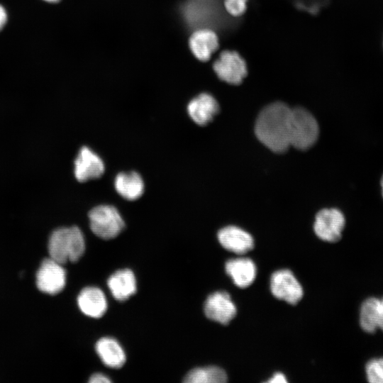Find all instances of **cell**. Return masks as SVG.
Segmentation results:
<instances>
[{
  "label": "cell",
  "instance_id": "6da1fadb",
  "mask_svg": "<svg viewBox=\"0 0 383 383\" xmlns=\"http://www.w3.org/2000/svg\"><path fill=\"white\" fill-rule=\"evenodd\" d=\"M292 109L282 102L272 103L260 113L255 131L258 140L275 152H284L290 146Z\"/></svg>",
  "mask_w": 383,
  "mask_h": 383
},
{
  "label": "cell",
  "instance_id": "7a4b0ae2",
  "mask_svg": "<svg viewBox=\"0 0 383 383\" xmlns=\"http://www.w3.org/2000/svg\"><path fill=\"white\" fill-rule=\"evenodd\" d=\"M48 248L50 257L56 262H75L85 251L83 233L77 226L59 228L51 233Z\"/></svg>",
  "mask_w": 383,
  "mask_h": 383
},
{
  "label": "cell",
  "instance_id": "3957f363",
  "mask_svg": "<svg viewBox=\"0 0 383 383\" xmlns=\"http://www.w3.org/2000/svg\"><path fill=\"white\" fill-rule=\"evenodd\" d=\"M318 125L315 118L302 108L292 109L289 128V144L294 148L306 150L318 139Z\"/></svg>",
  "mask_w": 383,
  "mask_h": 383
},
{
  "label": "cell",
  "instance_id": "277c9868",
  "mask_svg": "<svg viewBox=\"0 0 383 383\" xmlns=\"http://www.w3.org/2000/svg\"><path fill=\"white\" fill-rule=\"evenodd\" d=\"M217 0H185L179 6L180 14L185 24L194 30L203 28H215Z\"/></svg>",
  "mask_w": 383,
  "mask_h": 383
},
{
  "label": "cell",
  "instance_id": "5b68a950",
  "mask_svg": "<svg viewBox=\"0 0 383 383\" xmlns=\"http://www.w3.org/2000/svg\"><path fill=\"white\" fill-rule=\"evenodd\" d=\"M91 231L98 237L109 240L123 230L125 223L117 209L111 205H99L89 212Z\"/></svg>",
  "mask_w": 383,
  "mask_h": 383
},
{
  "label": "cell",
  "instance_id": "8992f818",
  "mask_svg": "<svg viewBox=\"0 0 383 383\" xmlns=\"http://www.w3.org/2000/svg\"><path fill=\"white\" fill-rule=\"evenodd\" d=\"M213 69L221 80L233 85L240 84L248 74L245 60L234 50L222 52L213 62Z\"/></svg>",
  "mask_w": 383,
  "mask_h": 383
},
{
  "label": "cell",
  "instance_id": "52a82bcc",
  "mask_svg": "<svg viewBox=\"0 0 383 383\" xmlns=\"http://www.w3.org/2000/svg\"><path fill=\"white\" fill-rule=\"evenodd\" d=\"M66 284V272L62 265L49 257L45 259L36 273V286L43 293L56 294Z\"/></svg>",
  "mask_w": 383,
  "mask_h": 383
},
{
  "label": "cell",
  "instance_id": "ba28073f",
  "mask_svg": "<svg viewBox=\"0 0 383 383\" xmlns=\"http://www.w3.org/2000/svg\"><path fill=\"white\" fill-rule=\"evenodd\" d=\"M270 289L274 297L292 305L303 296L302 287L289 270H279L272 274Z\"/></svg>",
  "mask_w": 383,
  "mask_h": 383
},
{
  "label": "cell",
  "instance_id": "9c48e42d",
  "mask_svg": "<svg viewBox=\"0 0 383 383\" xmlns=\"http://www.w3.org/2000/svg\"><path fill=\"white\" fill-rule=\"evenodd\" d=\"M345 224V217L340 211L325 209L316 214L313 228L320 239L335 243L340 239Z\"/></svg>",
  "mask_w": 383,
  "mask_h": 383
},
{
  "label": "cell",
  "instance_id": "30bf717a",
  "mask_svg": "<svg viewBox=\"0 0 383 383\" xmlns=\"http://www.w3.org/2000/svg\"><path fill=\"white\" fill-rule=\"evenodd\" d=\"M236 307L230 294L218 291L210 294L204 303L206 316L218 323L227 325L236 315Z\"/></svg>",
  "mask_w": 383,
  "mask_h": 383
},
{
  "label": "cell",
  "instance_id": "8fae6325",
  "mask_svg": "<svg viewBox=\"0 0 383 383\" xmlns=\"http://www.w3.org/2000/svg\"><path fill=\"white\" fill-rule=\"evenodd\" d=\"M102 159L88 147H82L74 160V176L80 182L99 178L104 172Z\"/></svg>",
  "mask_w": 383,
  "mask_h": 383
},
{
  "label": "cell",
  "instance_id": "7c38bea8",
  "mask_svg": "<svg viewBox=\"0 0 383 383\" xmlns=\"http://www.w3.org/2000/svg\"><path fill=\"white\" fill-rule=\"evenodd\" d=\"M218 240L225 249L238 255L247 253L254 248L251 235L233 226L221 228L218 233Z\"/></svg>",
  "mask_w": 383,
  "mask_h": 383
},
{
  "label": "cell",
  "instance_id": "4fadbf2b",
  "mask_svg": "<svg viewBox=\"0 0 383 383\" xmlns=\"http://www.w3.org/2000/svg\"><path fill=\"white\" fill-rule=\"evenodd\" d=\"M189 45L194 55L200 61L206 62L218 48V38L215 30L203 28L192 33Z\"/></svg>",
  "mask_w": 383,
  "mask_h": 383
},
{
  "label": "cell",
  "instance_id": "5bb4252c",
  "mask_svg": "<svg viewBox=\"0 0 383 383\" xmlns=\"http://www.w3.org/2000/svg\"><path fill=\"white\" fill-rule=\"evenodd\" d=\"M187 111L190 118L199 126L210 123L219 111V105L210 94L201 93L192 99Z\"/></svg>",
  "mask_w": 383,
  "mask_h": 383
},
{
  "label": "cell",
  "instance_id": "9a60e30c",
  "mask_svg": "<svg viewBox=\"0 0 383 383\" xmlns=\"http://www.w3.org/2000/svg\"><path fill=\"white\" fill-rule=\"evenodd\" d=\"M80 311L86 316L98 318L107 310V301L104 292L98 287L84 288L77 296Z\"/></svg>",
  "mask_w": 383,
  "mask_h": 383
},
{
  "label": "cell",
  "instance_id": "2e32d148",
  "mask_svg": "<svg viewBox=\"0 0 383 383\" xmlns=\"http://www.w3.org/2000/svg\"><path fill=\"white\" fill-rule=\"evenodd\" d=\"M107 284L112 296L120 301L129 299L137 290L135 274L129 269L119 270L113 273L108 279Z\"/></svg>",
  "mask_w": 383,
  "mask_h": 383
},
{
  "label": "cell",
  "instance_id": "e0dca14e",
  "mask_svg": "<svg viewBox=\"0 0 383 383\" xmlns=\"http://www.w3.org/2000/svg\"><path fill=\"white\" fill-rule=\"evenodd\" d=\"M225 270L234 284L240 288L250 286L256 277V267L253 261L248 257H239L228 260Z\"/></svg>",
  "mask_w": 383,
  "mask_h": 383
},
{
  "label": "cell",
  "instance_id": "ac0fdd59",
  "mask_svg": "<svg viewBox=\"0 0 383 383\" xmlns=\"http://www.w3.org/2000/svg\"><path fill=\"white\" fill-rule=\"evenodd\" d=\"M95 349L102 362L109 367L120 368L126 362L125 352L114 338H100L96 343Z\"/></svg>",
  "mask_w": 383,
  "mask_h": 383
},
{
  "label": "cell",
  "instance_id": "d6986e66",
  "mask_svg": "<svg viewBox=\"0 0 383 383\" xmlns=\"http://www.w3.org/2000/svg\"><path fill=\"white\" fill-rule=\"evenodd\" d=\"M116 192L123 198L134 201L140 198L144 192V182L136 172L118 173L114 180Z\"/></svg>",
  "mask_w": 383,
  "mask_h": 383
},
{
  "label": "cell",
  "instance_id": "ffe728a7",
  "mask_svg": "<svg viewBox=\"0 0 383 383\" xmlns=\"http://www.w3.org/2000/svg\"><path fill=\"white\" fill-rule=\"evenodd\" d=\"M380 299L370 297L362 304L360 312V324L367 333H374L379 328Z\"/></svg>",
  "mask_w": 383,
  "mask_h": 383
},
{
  "label": "cell",
  "instance_id": "44dd1931",
  "mask_svg": "<svg viewBox=\"0 0 383 383\" xmlns=\"http://www.w3.org/2000/svg\"><path fill=\"white\" fill-rule=\"evenodd\" d=\"M226 372L216 366L197 367L189 371L183 380L186 383H224Z\"/></svg>",
  "mask_w": 383,
  "mask_h": 383
},
{
  "label": "cell",
  "instance_id": "7402d4cb",
  "mask_svg": "<svg viewBox=\"0 0 383 383\" xmlns=\"http://www.w3.org/2000/svg\"><path fill=\"white\" fill-rule=\"evenodd\" d=\"M365 372L368 382L383 383V358L370 360L366 365Z\"/></svg>",
  "mask_w": 383,
  "mask_h": 383
},
{
  "label": "cell",
  "instance_id": "603a6c76",
  "mask_svg": "<svg viewBox=\"0 0 383 383\" xmlns=\"http://www.w3.org/2000/svg\"><path fill=\"white\" fill-rule=\"evenodd\" d=\"M248 0H223V7L228 14L238 18L244 14Z\"/></svg>",
  "mask_w": 383,
  "mask_h": 383
},
{
  "label": "cell",
  "instance_id": "cb8c5ba5",
  "mask_svg": "<svg viewBox=\"0 0 383 383\" xmlns=\"http://www.w3.org/2000/svg\"><path fill=\"white\" fill-rule=\"evenodd\" d=\"M297 8L316 13L327 5L329 0H294Z\"/></svg>",
  "mask_w": 383,
  "mask_h": 383
},
{
  "label": "cell",
  "instance_id": "d4e9b609",
  "mask_svg": "<svg viewBox=\"0 0 383 383\" xmlns=\"http://www.w3.org/2000/svg\"><path fill=\"white\" fill-rule=\"evenodd\" d=\"M111 382L107 376L101 373L92 374L89 379V383H110Z\"/></svg>",
  "mask_w": 383,
  "mask_h": 383
},
{
  "label": "cell",
  "instance_id": "484cf974",
  "mask_svg": "<svg viewBox=\"0 0 383 383\" xmlns=\"http://www.w3.org/2000/svg\"><path fill=\"white\" fill-rule=\"evenodd\" d=\"M287 382V381L286 379L285 376L282 373H280V372L275 373L272 378H270L269 380L267 381V382H270V383H274V382L285 383Z\"/></svg>",
  "mask_w": 383,
  "mask_h": 383
},
{
  "label": "cell",
  "instance_id": "4316f807",
  "mask_svg": "<svg viewBox=\"0 0 383 383\" xmlns=\"http://www.w3.org/2000/svg\"><path fill=\"white\" fill-rule=\"evenodd\" d=\"M7 21L6 11L3 6L0 5V30L4 27Z\"/></svg>",
  "mask_w": 383,
  "mask_h": 383
},
{
  "label": "cell",
  "instance_id": "83f0119b",
  "mask_svg": "<svg viewBox=\"0 0 383 383\" xmlns=\"http://www.w3.org/2000/svg\"><path fill=\"white\" fill-rule=\"evenodd\" d=\"M379 328L383 331V298L380 299L379 304Z\"/></svg>",
  "mask_w": 383,
  "mask_h": 383
},
{
  "label": "cell",
  "instance_id": "f1b7e54d",
  "mask_svg": "<svg viewBox=\"0 0 383 383\" xmlns=\"http://www.w3.org/2000/svg\"><path fill=\"white\" fill-rule=\"evenodd\" d=\"M44 1H46L48 2H54V3H56V2H58L60 0H44Z\"/></svg>",
  "mask_w": 383,
  "mask_h": 383
},
{
  "label": "cell",
  "instance_id": "f546056e",
  "mask_svg": "<svg viewBox=\"0 0 383 383\" xmlns=\"http://www.w3.org/2000/svg\"><path fill=\"white\" fill-rule=\"evenodd\" d=\"M381 186H382V196H383V177L381 180Z\"/></svg>",
  "mask_w": 383,
  "mask_h": 383
}]
</instances>
